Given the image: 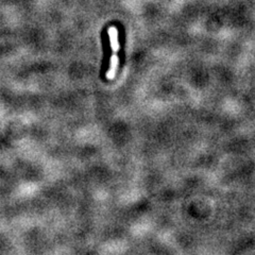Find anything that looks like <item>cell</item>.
Listing matches in <instances>:
<instances>
[{
	"label": "cell",
	"mask_w": 255,
	"mask_h": 255,
	"mask_svg": "<svg viewBox=\"0 0 255 255\" xmlns=\"http://www.w3.org/2000/svg\"><path fill=\"white\" fill-rule=\"evenodd\" d=\"M111 48L114 53L119 51V42H118V30L115 27H110L108 30Z\"/></svg>",
	"instance_id": "obj_1"
},
{
	"label": "cell",
	"mask_w": 255,
	"mask_h": 255,
	"mask_svg": "<svg viewBox=\"0 0 255 255\" xmlns=\"http://www.w3.org/2000/svg\"><path fill=\"white\" fill-rule=\"evenodd\" d=\"M118 64H119V58L117 57L116 54L112 55L111 58V63H110V68L107 73V78L112 80L114 79L117 73V67H118Z\"/></svg>",
	"instance_id": "obj_2"
}]
</instances>
